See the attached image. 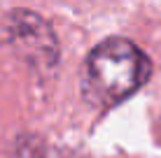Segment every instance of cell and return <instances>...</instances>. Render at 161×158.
<instances>
[{
	"label": "cell",
	"instance_id": "1",
	"mask_svg": "<svg viewBox=\"0 0 161 158\" xmlns=\"http://www.w3.org/2000/svg\"><path fill=\"white\" fill-rule=\"evenodd\" d=\"M152 74L147 54L126 37H105L86 54L82 93L93 107L110 110L142 89Z\"/></svg>",
	"mask_w": 161,
	"mask_h": 158
}]
</instances>
